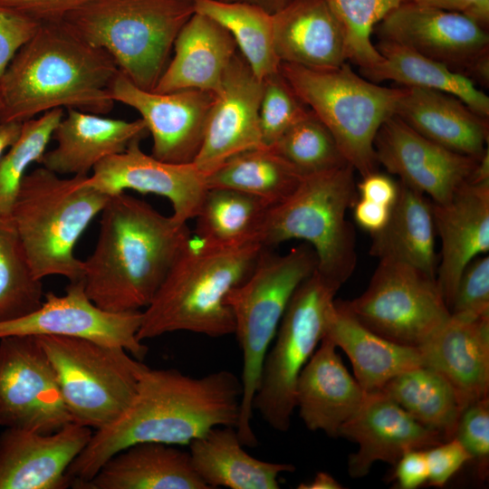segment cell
<instances>
[{
  "label": "cell",
  "instance_id": "60d3db41",
  "mask_svg": "<svg viewBox=\"0 0 489 489\" xmlns=\"http://www.w3.org/2000/svg\"><path fill=\"white\" fill-rule=\"evenodd\" d=\"M414 0H330L346 34L349 61L360 72L370 71L382 60L371 41L375 26L401 4Z\"/></svg>",
  "mask_w": 489,
  "mask_h": 489
},
{
  "label": "cell",
  "instance_id": "f6af8a7d",
  "mask_svg": "<svg viewBox=\"0 0 489 489\" xmlns=\"http://www.w3.org/2000/svg\"><path fill=\"white\" fill-rule=\"evenodd\" d=\"M429 484L442 487L469 460L470 454L456 437L425 450Z\"/></svg>",
  "mask_w": 489,
  "mask_h": 489
},
{
  "label": "cell",
  "instance_id": "cb8c5ba5",
  "mask_svg": "<svg viewBox=\"0 0 489 489\" xmlns=\"http://www.w3.org/2000/svg\"><path fill=\"white\" fill-rule=\"evenodd\" d=\"M336 348L322 338L302 369L295 389V408L306 427L330 436H339L340 427L358 411L366 396Z\"/></svg>",
  "mask_w": 489,
  "mask_h": 489
},
{
  "label": "cell",
  "instance_id": "d4e9b609",
  "mask_svg": "<svg viewBox=\"0 0 489 489\" xmlns=\"http://www.w3.org/2000/svg\"><path fill=\"white\" fill-rule=\"evenodd\" d=\"M424 366L443 375L468 406L489 395V316L451 314L418 347Z\"/></svg>",
  "mask_w": 489,
  "mask_h": 489
},
{
  "label": "cell",
  "instance_id": "11a10c76",
  "mask_svg": "<svg viewBox=\"0 0 489 489\" xmlns=\"http://www.w3.org/2000/svg\"><path fill=\"white\" fill-rule=\"evenodd\" d=\"M225 2H241L257 5L270 14H274L291 0H221Z\"/></svg>",
  "mask_w": 489,
  "mask_h": 489
},
{
  "label": "cell",
  "instance_id": "8fae6325",
  "mask_svg": "<svg viewBox=\"0 0 489 489\" xmlns=\"http://www.w3.org/2000/svg\"><path fill=\"white\" fill-rule=\"evenodd\" d=\"M340 287L316 270L293 293L264 360L253 408L274 430L287 431L295 409L299 375L325 332Z\"/></svg>",
  "mask_w": 489,
  "mask_h": 489
},
{
  "label": "cell",
  "instance_id": "d6a6232c",
  "mask_svg": "<svg viewBox=\"0 0 489 489\" xmlns=\"http://www.w3.org/2000/svg\"><path fill=\"white\" fill-rule=\"evenodd\" d=\"M375 46L382 60L370 71L361 73L366 79L376 83L392 81L402 87L443 91L460 99L479 115L489 117V97L465 76L389 41L379 40Z\"/></svg>",
  "mask_w": 489,
  "mask_h": 489
},
{
  "label": "cell",
  "instance_id": "ac0fdd59",
  "mask_svg": "<svg viewBox=\"0 0 489 489\" xmlns=\"http://www.w3.org/2000/svg\"><path fill=\"white\" fill-rule=\"evenodd\" d=\"M140 140L98 163L88 177V183L112 196L126 190L166 197L172 206V216L187 223L196 218L206 190V176L194 163L176 164L159 160L140 149Z\"/></svg>",
  "mask_w": 489,
  "mask_h": 489
},
{
  "label": "cell",
  "instance_id": "4dcf8cb0",
  "mask_svg": "<svg viewBox=\"0 0 489 489\" xmlns=\"http://www.w3.org/2000/svg\"><path fill=\"white\" fill-rule=\"evenodd\" d=\"M192 465L209 489H278L282 473L294 472L287 463H272L249 455L231 426L216 427L189 445Z\"/></svg>",
  "mask_w": 489,
  "mask_h": 489
},
{
  "label": "cell",
  "instance_id": "9c48e42d",
  "mask_svg": "<svg viewBox=\"0 0 489 489\" xmlns=\"http://www.w3.org/2000/svg\"><path fill=\"white\" fill-rule=\"evenodd\" d=\"M280 72L331 132L348 164L361 177L377 171L375 138L395 115L404 88L373 82L355 73L348 62L322 70L281 62Z\"/></svg>",
  "mask_w": 489,
  "mask_h": 489
},
{
  "label": "cell",
  "instance_id": "f907efd6",
  "mask_svg": "<svg viewBox=\"0 0 489 489\" xmlns=\"http://www.w3.org/2000/svg\"><path fill=\"white\" fill-rule=\"evenodd\" d=\"M444 11L462 14L483 27L489 26V0H414Z\"/></svg>",
  "mask_w": 489,
  "mask_h": 489
},
{
  "label": "cell",
  "instance_id": "3957f363",
  "mask_svg": "<svg viewBox=\"0 0 489 489\" xmlns=\"http://www.w3.org/2000/svg\"><path fill=\"white\" fill-rule=\"evenodd\" d=\"M120 69L103 49L62 20L41 23L0 77V122H24L65 107L92 114L114 105L110 87Z\"/></svg>",
  "mask_w": 489,
  "mask_h": 489
},
{
  "label": "cell",
  "instance_id": "74e56055",
  "mask_svg": "<svg viewBox=\"0 0 489 489\" xmlns=\"http://www.w3.org/2000/svg\"><path fill=\"white\" fill-rule=\"evenodd\" d=\"M43 297L11 216H0V322L34 312Z\"/></svg>",
  "mask_w": 489,
  "mask_h": 489
},
{
  "label": "cell",
  "instance_id": "ee69618b",
  "mask_svg": "<svg viewBox=\"0 0 489 489\" xmlns=\"http://www.w3.org/2000/svg\"><path fill=\"white\" fill-rule=\"evenodd\" d=\"M455 437L475 461L479 477L485 479L489 466V397L474 401L464 409Z\"/></svg>",
  "mask_w": 489,
  "mask_h": 489
},
{
  "label": "cell",
  "instance_id": "bcb514c9",
  "mask_svg": "<svg viewBox=\"0 0 489 489\" xmlns=\"http://www.w3.org/2000/svg\"><path fill=\"white\" fill-rule=\"evenodd\" d=\"M39 25L40 23L31 18L0 7V77Z\"/></svg>",
  "mask_w": 489,
  "mask_h": 489
},
{
  "label": "cell",
  "instance_id": "5bb4252c",
  "mask_svg": "<svg viewBox=\"0 0 489 489\" xmlns=\"http://www.w3.org/2000/svg\"><path fill=\"white\" fill-rule=\"evenodd\" d=\"M142 311L102 310L88 297L81 280L71 282L62 295L47 292L34 312L0 322V339L14 335L80 338L121 347L142 360L149 348L138 339Z\"/></svg>",
  "mask_w": 489,
  "mask_h": 489
},
{
  "label": "cell",
  "instance_id": "52a82bcc",
  "mask_svg": "<svg viewBox=\"0 0 489 489\" xmlns=\"http://www.w3.org/2000/svg\"><path fill=\"white\" fill-rule=\"evenodd\" d=\"M354 173L347 164L303 176L289 197L269 208L258 243L272 248L303 240L315 252L316 271L340 287L357 264L356 233L346 217L358 199Z\"/></svg>",
  "mask_w": 489,
  "mask_h": 489
},
{
  "label": "cell",
  "instance_id": "44dd1931",
  "mask_svg": "<svg viewBox=\"0 0 489 489\" xmlns=\"http://www.w3.org/2000/svg\"><path fill=\"white\" fill-rule=\"evenodd\" d=\"M339 436L359 446L348 461V472L353 478L367 475L377 461L395 465L408 451L427 449L445 441L382 390L366 393L358 411L340 427Z\"/></svg>",
  "mask_w": 489,
  "mask_h": 489
},
{
  "label": "cell",
  "instance_id": "4fadbf2b",
  "mask_svg": "<svg viewBox=\"0 0 489 489\" xmlns=\"http://www.w3.org/2000/svg\"><path fill=\"white\" fill-rule=\"evenodd\" d=\"M72 422L55 372L38 338H1L0 426L51 434Z\"/></svg>",
  "mask_w": 489,
  "mask_h": 489
},
{
  "label": "cell",
  "instance_id": "2e32d148",
  "mask_svg": "<svg viewBox=\"0 0 489 489\" xmlns=\"http://www.w3.org/2000/svg\"><path fill=\"white\" fill-rule=\"evenodd\" d=\"M374 32L379 40L411 49L465 77L475 62L489 53L488 29L462 14L415 1L392 10Z\"/></svg>",
  "mask_w": 489,
  "mask_h": 489
},
{
  "label": "cell",
  "instance_id": "d590c367",
  "mask_svg": "<svg viewBox=\"0 0 489 489\" xmlns=\"http://www.w3.org/2000/svg\"><path fill=\"white\" fill-rule=\"evenodd\" d=\"M271 206L264 200L241 191L209 187L196 216L195 236L218 246L258 243L259 232Z\"/></svg>",
  "mask_w": 489,
  "mask_h": 489
},
{
  "label": "cell",
  "instance_id": "b9f144b4",
  "mask_svg": "<svg viewBox=\"0 0 489 489\" xmlns=\"http://www.w3.org/2000/svg\"><path fill=\"white\" fill-rule=\"evenodd\" d=\"M307 110L280 70L264 78L259 108L264 145L273 146Z\"/></svg>",
  "mask_w": 489,
  "mask_h": 489
},
{
  "label": "cell",
  "instance_id": "f35d334b",
  "mask_svg": "<svg viewBox=\"0 0 489 489\" xmlns=\"http://www.w3.org/2000/svg\"><path fill=\"white\" fill-rule=\"evenodd\" d=\"M271 147L302 176L348 164L331 132L309 108Z\"/></svg>",
  "mask_w": 489,
  "mask_h": 489
},
{
  "label": "cell",
  "instance_id": "277c9868",
  "mask_svg": "<svg viewBox=\"0 0 489 489\" xmlns=\"http://www.w3.org/2000/svg\"><path fill=\"white\" fill-rule=\"evenodd\" d=\"M263 248L258 243L218 246L191 236L142 311L138 339L178 331L213 338L234 334L225 297L250 275Z\"/></svg>",
  "mask_w": 489,
  "mask_h": 489
},
{
  "label": "cell",
  "instance_id": "ba28073f",
  "mask_svg": "<svg viewBox=\"0 0 489 489\" xmlns=\"http://www.w3.org/2000/svg\"><path fill=\"white\" fill-rule=\"evenodd\" d=\"M194 0H91L62 21L105 50L136 86L153 91Z\"/></svg>",
  "mask_w": 489,
  "mask_h": 489
},
{
  "label": "cell",
  "instance_id": "484cf974",
  "mask_svg": "<svg viewBox=\"0 0 489 489\" xmlns=\"http://www.w3.org/2000/svg\"><path fill=\"white\" fill-rule=\"evenodd\" d=\"M148 134L141 118L127 121L68 109L53 133L56 148L45 151L39 164L57 175L86 176L101 160Z\"/></svg>",
  "mask_w": 489,
  "mask_h": 489
},
{
  "label": "cell",
  "instance_id": "f546056e",
  "mask_svg": "<svg viewBox=\"0 0 489 489\" xmlns=\"http://www.w3.org/2000/svg\"><path fill=\"white\" fill-rule=\"evenodd\" d=\"M323 338L349 357L354 378L368 392L379 391L398 374L423 365L418 348L391 341L362 325L334 300Z\"/></svg>",
  "mask_w": 489,
  "mask_h": 489
},
{
  "label": "cell",
  "instance_id": "836d02e7",
  "mask_svg": "<svg viewBox=\"0 0 489 489\" xmlns=\"http://www.w3.org/2000/svg\"><path fill=\"white\" fill-rule=\"evenodd\" d=\"M381 390L445 441L455 436L459 418L467 407L443 375L424 365L398 374Z\"/></svg>",
  "mask_w": 489,
  "mask_h": 489
},
{
  "label": "cell",
  "instance_id": "f5cc1de1",
  "mask_svg": "<svg viewBox=\"0 0 489 489\" xmlns=\"http://www.w3.org/2000/svg\"><path fill=\"white\" fill-rule=\"evenodd\" d=\"M23 123L20 121L0 122V159L5 151L19 139Z\"/></svg>",
  "mask_w": 489,
  "mask_h": 489
},
{
  "label": "cell",
  "instance_id": "816d5d0a",
  "mask_svg": "<svg viewBox=\"0 0 489 489\" xmlns=\"http://www.w3.org/2000/svg\"><path fill=\"white\" fill-rule=\"evenodd\" d=\"M352 207L356 223L370 235L380 231L386 225L391 210V207L360 197Z\"/></svg>",
  "mask_w": 489,
  "mask_h": 489
},
{
  "label": "cell",
  "instance_id": "6da1fadb",
  "mask_svg": "<svg viewBox=\"0 0 489 489\" xmlns=\"http://www.w3.org/2000/svg\"><path fill=\"white\" fill-rule=\"evenodd\" d=\"M241 397V379L226 369L195 378L176 369L148 368L126 409L95 430L69 466L71 486L90 480L110 457L134 444L188 446L213 427H235Z\"/></svg>",
  "mask_w": 489,
  "mask_h": 489
},
{
  "label": "cell",
  "instance_id": "7a4b0ae2",
  "mask_svg": "<svg viewBox=\"0 0 489 489\" xmlns=\"http://www.w3.org/2000/svg\"><path fill=\"white\" fill-rule=\"evenodd\" d=\"M100 215L96 245L82 261L85 292L102 310L140 311L153 300L190 231L187 223L126 192L110 196Z\"/></svg>",
  "mask_w": 489,
  "mask_h": 489
},
{
  "label": "cell",
  "instance_id": "f1b7e54d",
  "mask_svg": "<svg viewBox=\"0 0 489 489\" xmlns=\"http://www.w3.org/2000/svg\"><path fill=\"white\" fill-rule=\"evenodd\" d=\"M76 489H209L196 473L188 451L178 446L144 442L110 457Z\"/></svg>",
  "mask_w": 489,
  "mask_h": 489
},
{
  "label": "cell",
  "instance_id": "7dc6e473",
  "mask_svg": "<svg viewBox=\"0 0 489 489\" xmlns=\"http://www.w3.org/2000/svg\"><path fill=\"white\" fill-rule=\"evenodd\" d=\"M91 0H0V7L38 23L62 20L68 14Z\"/></svg>",
  "mask_w": 489,
  "mask_h": 489
},
{
  "label": "cell",
  "instance_id": "7c38bea8",
  "mask_svg": "<svg viewBox=\"0 0 489 489\" xmlns=\"http://www.w3.org/2000/svg\"><path fill=\"white\" fill-rule=\"evenodd\" d=\"M341 302L373 332L417 348L451 315L436 277L391 259H379L366 290L360 296Z\"/></svg>",
  "mask_w": 489,
  "mask_h": 489
},
{
  "label": "cell",
  "instance_id": "db71d44e",
  "mask_svg": "<svg viewBox=\"0 0 489 489\" xmlns=\"http://www.w3.org/2000/svg\"><path fill=\"white\" fill-rule=\"evenodd\" d=\"M299 489H340L341 484L331 475L326 472H319L312 481L302 483L298 485Z\"/></svg>",
  "mask_w": 489,
  "mask_h": 489
},
{
  "label": "cell",
  "instance_id": "7402d4cb",
  "mask_svg": "<svg viewBox=\"0 0 489 489\" xmlns=\"http://www.w3.org/2000/svg\"><path fill=\"white\" fill-rule=\"evenodd\" d=\"M433 216L441 240L436 279L450 310L462 272L489 251V181L466 180L447 203H433Z\"/></svg>",
  "mask_w": 489,
  "mask_h": 489
},
{
  "label": "cell",
  "instance_id": "ab89813d",
  "mask_svg": "<svg viewBox=\"0 0 489 489\" xmlns=\"http://www.w3.org/2000/svg\"><path fill=\"white\" fill-rule=\"evenodd\" d=\"M62 118V108H57L23 123L19 139L0 159V216H10L28 168L34 162L40 163Z\"/></svg>",
  "mask_w": 489,
  "mask_h": 489
},
{
  "label": "cell",
  "instance_id": "9a60e30c",
  "mask_svg": "<svg viewBox=\"0 0 489 489\" xmlns=\"http://www.w3.org/2000/svg\"><path fill=\"white\" fill-rule=\"evenodd\" d=\"M110 94L114 101L139 111L152 136L154 158L176 164L194 162L216 99L214 92L196 89L145 91L119 71Z\"/></svg>",
  "mask_w": 489,
  "mask_h": 489
},
{
  "label": "cell",
  "instance_id": "e575fe53",
  "mask_svg": "<svg viewBox=\"0 0 489 489\" xmlns=\"http://www.w3.org/2000/svg\"><path fill=\"white\" fill-rule=\"evenodd\" d=\"M302 176L272 147L240 152L206 175L207 187H224L252 195L272 206L289 197Z\"/></svg>",
  "mask_w": 489,
  "mask_h": 489
},
{
  "label": "cell",
  "instance_id": "681fc988",
  "mask_svg": "<svg viewBox=\"0 0 489 489\" xmlns=\"http://www.w3.org/2000/svg\"><path fill=\"white\" fill-rule=\"evenodd\" d=\"M398 190V182L378 171L362 177L361 181L357 184V191L360 198L388 207L394 205Z\"/></svg>",
  "mask_w": 489,
  "mask_h": 489
},
{
  "label": "cell",
  "instance_id": "30bf717a",
  "mask_svg": "<svg viewBox=\"0 0 489 489\" xmlns=\"http://www.w3.org/2000/svg\"><path fill=\"white\" fill-rule=\"evenodd\" d=\"M36 337L55 372L72 422L95 430L121 415L149 368L119 346L80 338Z\"/></svg>",
  "mask_w": 489,
  "mask_h": 489
},
{
  "label": "cell",
  "instance_id": "c3c4849f",
  "mask_svg": "<svg viewBox=\"0 0 489 489\" xmlns=\"http://www.w3.org/2000/svg\"><path fill=\"white\" fill-rule=\"evenodd\" d=\"M426 449L405 453L395 464L394 478L401 489H415L428 481Z\"/></svg>",
  "mask_w": 489,
  "mask_h": 489
},
{
  "label": "cell",
  "instance_id": "d6986e66",
  "mask_svg": "<svg viewBox=\"0 0 489 489\" xmlns=\"http://www.w3.org/2000/svg\"><path fill=\"white\" fill-rule=\"evenodd\" d=\"M263 80L241 55L233 57L211 107L194 164L206 176L233 156L264 147L259 122Z\"/></svg>",
  "mask_w": 489,
  "mask_h": 489
},
{
  "label": "cell",
  "instance_id": "1f68e13d",
  "mask_svg": "<svg viewBox=\"0 0 489 489\" xmlns=\"http://www.w3.org/2000/svg\"><path fill=\"white\" fill-rule=\"evenodd\" d=\"M399 183L386 225L372 234L369 254L414 266L436 277L438 255L433 203L424 194Z\"/></svg>",
  "mask_w": 489,
  "mask_h": 489
},
{
  "label": "cell",
  "instance_id": "83f0119b",
  "mask_svg": "<svg viewBox=\"0 0 489 489\" xmlns=\"http://www.w3.org/2000/svg\"><path fill=\"white\" fill-rule=\"evenodd\" d=\"M395 115L417 132L454 152L479 159L488 149L489 120L454 95L403 87Z\"/></svg>",
  "mask_w": 489,
  "mask_h": 489
},
{
  "label": "cell",
  "instance_id": "e0dca14e",
  "mask_svg": "<svg viewBox=\"0 0 489 489\" xmlns=\"http://www.w3.org/2000/svg\"><path fill=\"white\" fill-rule=\"evenodd\" d=\"M374 149L378 164L435 204L447 203L478 162L427 139L396 115L380 126Z\"/></svg>",
  "mask_w": 489,
  "mask_h": 489
},
{
  "label": "cell",
  "instance_id": "5b68a950",
  "mask_svg": "<svg viewBox=\"0 0 489 489\" xmlns=\"http://www.w3.org/2000/svg\"><path fill=\"white\" fill-rule=\"evenodd\" d=\"M89 175L62 178L43 166L28 172L15 197L11 218L36 278L59 275L82 280L78 240L110 196L88 183Z\"/></svg>",
  "mask_w": 489,
  "mask_h": 489
},
{
  "label": "cell",
  "instance_id": "ffe728a7",
  "mask_svg": "<svg viewBox=\"0 0 489 489\" xmlns=\"http://www.w3.org/2000/svg\"><path fill=\"white\" fill-rule=\"evenodd\" d=\"M90 427L72 422L43 434L5 428L0 435V489H63L67 470L89 443Z\"/></svg>",
  "mask_w": 489,
  "mask_h": 489
},
{
  "label": "cell",
  "instance_id": "7bdbcfd3",
  "mask_svg": "<svg viewBox=\"0 0 489 489\" xmlns=\"http://www.w3.org/2000/svg\"><path fill=\"white\" fill-rule=\"evenodd\" d=\"M451 314L489 316V256L479 255L462 272L458 280Z\"/></svg>",
  "mask_w": 489,
  "mask_h": 489
},
{
  "label": "cell",
  "instance_id": "8992f818",
  "mask_svg": "<svg viewBox=\"0 0 489 489\" xmlns=\"http://www.w3.org/2000/svg\"><path fill=\"white\" fill-rule=\"evenodd\" d=\"M317 268L314 250L306 243L277 254L264 247L250 275L225 297L242 351V397L235 430L241 443L256 446L253 401L265 356L288 304L299 285Z\"/></svg>",
  "mask_w": 489,
  "mask_h": 489
},
{
  "label": "cell",
  "instance_id": "603a6c76",
  "mask_svg": "<svg viewBox=\"0 0 489 489\" xmlns=\"http://www.w3.org/2000/svg\"><path fill=\"white\" fill-rule=\"evenodd\" d=\"M273 35L281 62L322 70L349 61L345 30L330 0H291L273 14Z\"/></svg>",
  "mask_w": 489,
  "mask_h": 489
},
{
  "label": "cell",
  "instance_id": "8d00e7d4",
  "mask_svg": "<svg viewBox=\"0 0 489 489\" xmlns=\"http://www.w3.org/2000/svg\"><path fill=\"white\" fill-rule=\"evenodd\" d=\"M195 12L208 16L233 36L239 53L260 80L277 72L273 14L247 3L194 0Z\"/></svg>",
  "mask_w": 489,
  "mask_h": 489
},
{
  "label": "cell",
  "instance_id": "4316f807",
  "mask_svg": "<svg viewBox=\"0 0 489 489\" xmlns=\"http://www.w3.org/2000/svg\"><path fill=\"white\" fill-rule=\"evenodd\" d=\"M174 56L154 91L196 89L217 94L237 53L230 33L213 19L195 12L174 42Z\"/></svg>",
  "mask_w": 489,
  "mask_h": 489
}]
</instances>
